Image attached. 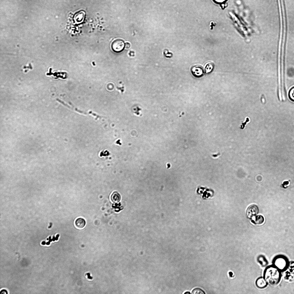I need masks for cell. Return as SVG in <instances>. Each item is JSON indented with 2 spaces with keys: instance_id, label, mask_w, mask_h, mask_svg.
I'll return each mask as SVG.
<instances>
[{
  "instance_id": "cell-1",
  "label": "cell",
  "mask_w": 294,
  "mask_h": 294,
  "mask_svg": "<svg viewBox=\"0 0 294 294\" xmlns=\"http://www.w3.org/2000/svg\"><path fill=\"white\" fill-rule=\"evenodd\" d=\"M281 271L273 265L267 266L264 271L263 277L268 284L275 285L280 282Z\"/></svg>"
},
{
  "instance_id": "cell-2",
  "label": "cell",
  "mask_w": 294,
  "mask_h": 294,
  "mask_svg": "<svg viewBox=\"0 0 294 294\" xmlns=\"http://www.w3.org/2000/svg\"><path fill=\"white\" fill-rule=\"evenodd\" d=\"M272 265L281 272L285 270L288 267V260L285 256L279 255L275 257L272 261Z\"/></svg>"
},
{
  "instance_id": "cell-3",
  "label": "cell",
  "mask_w": 294,
  "mask_h": 294,
  "mask_svg": "<svg viewBox=\"0 0 294 294\" xmlns=\"http://www.w3.org/2000/svg\"><path fill=\"white\" fill-rule=\"evenodd\" d=\"M125 47L124 42L122 40L118 39L114 41L112 45V50L116 52H122Z\"/></svg>"
},
{
  "instance_id": "cell-4",
  "label": "cell",
  "mask_w": 294,
  "mask_h": 294,
  "mask_svg": "<svg viewBox=\"0 0 294 294\" xmlns=\"http://www.w3.org/2000/svg\"><path fill=\"white\" fill-rule=\"evenodd\" d=\"M258 209L256 205H253L250 206L247 210V215L249 218H252L256 216L258 213Z\"/></svg>"
},
{
  "instance_id": "cell-5",
  "label": "cell",
  "mask_w": 294,
  "mask_h": 294,
  "mask_svg": "<svg viewBox=\"0 0 294 294\" xmlns=\"http://www.w3.org/2000/svg\"><path fill=\"white\" fill-rule=\"evenodd\" d=\"M85 15V13L83 11H80L74 15V20L75 23L79 24L82 23L84 21Z\"/></svg>"
},
{
  "instance_id": "cell-6",
  "label": "cell",
  "mask_w": 294,
  "mask_h": 294,
  "mask_svg": "<svg viewBox=\"0 0 294 294\" xmlns=\"http://www.w3.org/2000/svg\"><path fill=\"white\" fill-rule=\"evenodd\" d=\"M192 72L193 75L196 77L202 76L204 73L203 69L199 66H196L193 67L192 69Z\"/></svg>"
},
{
  "instance_id": "cell-7",
  "label": "cell",
  "mask_w": 294,
  "mask_h": 294,
  "mask_svg": "<svg viewBox=\"0 0 294 294\" xmlns=\"http://www.w3.org/2000/svg\"><path fill=\"white\" fill-rule=\"evenodd\" d=\"M256 284L258 288L262 289L266 287L268 284L262 277H259L256 280Z\"/></svg>"
},
{
  "instance_id": "cell-8",
  "label": "cell",
  "mask_w": 294,
  "mask_h": 294,
  "mask_svg": "<svg viewBox=\"0 0 294 294\" xmlns=\"http://www.w3.org/2000/svg\"><path fill=\"white\" fill-rule=\"evenodd\" d=\"M86 224L85 220L83 218L80 217L77 218L75 221V225L77 228L79 229L83 228Z\"/></svg>"
},
{
  "instance_id": "cell-9",
  "label": "cell",
  "mask_w": 294,
  "mask_h": 294,
  "mask_svg": "<svg viewBox=\"0 0 294 294\" xmlns=\"http://www.w3.org/2000/svg\"><path fill=\"white\" fill-rule=\"evenodd\" d=\"M111 201L114 203L119 202L121 200V196L120 194L117 192H114L111 194L110 197Z\"/></svg>"
},
{
  "instance_id": "cell-10",
  "label": "cell",
  "mask_w": 294,
  "mask_h": 294,
  "mask_svg": "<svg viewBox=\"0 0 294 294\" xmlns=\"http://www.w3.org/2000/svg\"><path fill=\"white\" fill-rule=\"evenodd\" d=\"M264 219L262 215H259L256 216L254 220H252V222L256 225H260L264 222Z\"/></svg>"
},
{
  "instance_id": "cell-11",
  "label": "cell",
  "mask_w": 294,
  "mask_h": 294,
  "mask_svg": "<svg viewBox=\"0 0 294 294\" xmlns=\"http://www.w3.org/2000/svg\"><path fill=\"white\" fill-rule=\"evenodd\" d=\"M257 260L258 262L263 267L266 266L268 264V262L264 256L262 255H260L258 257Z\"/></svg>"
},
{
  "instance_id": "cell-12",
  "label": "cell",
  "mask_w": 294,
  "mask_h": 294,
  "mask_svg": "<svg viewBox=\"0 0 294 294\" xmlns=\"http://www.w3.org/2000/svg\"><path fill=\"white\" fill-rule=\"evenodd\" d=\"M213 64L211 63H208L205 65L204 68V71L207 74L211 72L214 68Z\"/></svg>"
},
{
  "instance_id": "cell-13",
  "label": "cell",
  "mask_w": 294,
  "mask_h": 294,
  "mask_svg": "<svg viewBox=\"0 0 294 294\" xmlns=\"http://www.w3.org/2000/svg\"><path fill=\"white\" fill-rule=\"evenodd\" d=\"M191 293L193 294H205L206 293L202 289L199 288H196L193 290Z\"/></svg>"
},
{
  "instance_id": "cell-14",
  "label": "cell",
  "mask_w": 294,
  "mask_h": 294,
  "mask_svg": "<svg viewBox=\"0 0 294 294\" xmlns=\"http://www.w3.org/2000/svg\"><path fill=\"white\" fill-rule=\"evenodd\" d=\"M289 96L291 100L294 102V87L291 89L289 91Z\"/></svg>"
},
{
  "instance_id": "cell-15",
  "label": "cell",
  "mask_w": 294,
  "mask_h": 294,
  "mask_svg": "<svg viewBox=\"0 0 294 294\" xmlns=\"http://www.w3.org/2000/svg\"><path fill=\"white\" fill-rule=\"evenodd\" d=\"M228 0H213L215 3L221 5L225 4Z\"/></svg>"
},
{
  "instance_id": "cell-16",
  "label": "cell",
  "mask_w": 294,
  "mask_h": 294,
  "mask_svg": "<svg viewBox=\"0 0 294 294\" xmlns=\"http://www.w3.org/2000/svg\"><path fill=\"white\" fill-rule=\"evenodd\" d=\"M131 46L130 44L128 43H126L125 44V48L126 49L129 48Z\"/></svg>"
},
{
  "instance_id": "cell-17",
  "label": "cell",
  "mask_w": 294,
  "mask_h": 294,
  "mask_svg": "<svg viewBox=\"0 0 294 294\" xmlns=\"http://www.w3.org/2000/svg\"><path fill=\"white\" fill-rule=\"evenodd\" d=\"M49 241L46 243V244L47 245H49L50 244V242H52L53 241L52 239H51V236L49 237Z\"/></svg>"
},
{
  "instance_id": "cell-18",
  "label": "cell",
  "mask_w": 294,
  "mask_h": 294,
  "mask_svg": "<svg viewBox=\"0 0 294 294\" xmlns=\"http://www.w3.org/2000/svg\"><path fill=\"white\" fill-rule=\"evenodd\" d=\"M87 276H88V278L89 279H93V277H91V276H90V273H87Z\"/></svg>"
},
{
  "instance_id": "cell-19",
  "label": "cell",
  "mask_w": 294,
  "mask_h": 294,
  "mask_svg": "<svg viewBox=\"0 0 294 294\" xmlns=\"http://www.w3.org/2000/svg\"><path fill=\"white\" fill-rule=\"evenodd\" d=\"M6 292V294H7L8 293L7 291L6 290H5V289H3V290H2L1 291V293H2V292Z\"/></svg>"
},
{
  "instance_id": "cell-20",
  "label": "cell",
  "mask_w": 294,
  "mask_h": 294,
  "mask_svg": "<svg viewBox=\"0 0 294 294\" xmlns=\"http://www.w3.org/2000/svg\"><path fill=\"white\" fill-rule=\"evenodd\" d=\"M59 236V234H58V235H57L56 236V240H58Z\"/></svg>"
},
{
  "instance_id": "cell-21",
  "label": "cell",
  "mask_w": 294,
  "mask_h": 294,
  "mask_svg": "<svg viewBox=\"0 0 294 294\" xmlns=\"http://www.w3.org/2000/svg\"><path fill=\"white\" fill-rule=\"evenodd\" d=\"M229 274L230 277H232V275H233V273L231 272H229Z\"/></svg>"
},
{
  "instance_id": "cell-22",
  "label": "cell",
  "mask_w": 294,
  "mask_h": 294,
  "mask_svg": "<svg viewBox=\"0 0 294 294\" xmlns=\"http://www.w3.org/2000/svg\"><path fill=\"white\" fill-rule=\"evenodd\" d=\"M191 293L189 291H186L184 293V294H190Z\"/></svg>"
},
{
  "instance_id": "cell-23",
  "label": "cell",
  "mask_w": 294,
  "mask_h": 294,
  "mask_svg": "<svg viewBox=\"0 0 294 294\" xmlns=\"http://www.w3.org/2000/svg\"><path fill=\"white\" fill-rule=\"evenodd\" d=\"M46 244V242L45 241H43L42 243V244L43 245H45Z\"/></svg>"
},
{
  "instance_id": "cell-24",
  "label": "cell",
  "mask_w": 294,
  "mask_h": 294,
  "mask_svg": "<svg viewBox=\"0 0 294 294\" xmlns=\"http://www.w3.org/2000/svg\"><path fill=\"white\" fill-rule=\"evenodd\" d=\"M52 239H53V241H54L56 240V237H55V236H54L53 237Z\"/></svg>"
},
{
  "instance_id": "cell-25",
  "label": "cell",
  "mask_w": 294,
  "mask_h": 294,
  "mask_svg": "<svg viewBox=\"0 0 294 294\" xmlns=\"http://www.w3.org/2000/svg\"><path fill=\"white\" fill-rule=\"evenodd\" d=\"M49 239H48V238H47V240H49Z\"/></svg>"
}]
</instances>
